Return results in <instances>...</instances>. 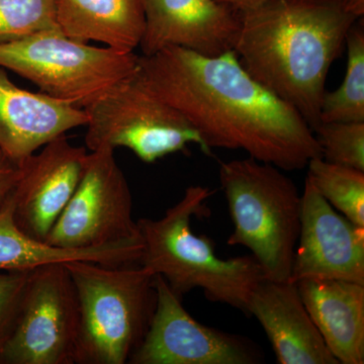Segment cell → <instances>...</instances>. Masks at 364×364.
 <instances>
[{
	"mask_svg": "<svg viewBox=\"0 0 364 364\" xmlns=\"http://www.w3.org/2000/svg\"><path fill=\"white\" fill-rule=\"evenodd\" d=\"M21 174V165L0 152V208L9 200Z\"/></svg>",
	"mask_w": 364,
	"mask_h": 364,
	"instance_id": "obj_24",
	"label": "cell"
},
{
	"mask_svg": "<svg viewBox=\"0 0 364 364\" xmlns=\"http://www.w3.org/2000/svg\"><path fill=\"white\" fill-rule=\"evenodd\" d=\"M140 239L130 186L114 150L90 151L77 188L46 242L55 247L85 250Z\"/></svg>",
	"mask_w": 364,
	"mask_h": 364,
	"instance_id": "obj_9",
	"label": "cell"
},
{
	"mask_svg": "<svg viewBox=\"0 0 364 364\" xmlns=\"http://www.w3.org/2000/svg\"><path fill=\"white\" fill-rule=\"evenodd\" d=\"M217 1L241 14L261 6L267 0H217Z\"/></svg>",
	"mask_w": 364,
	"mask_h": 364,
	"instance_id": "obj_25",
	"label": "cell"
},
{
	"mask_svg": "<svg viewBox=\"0 0 364 364\" xmlns=\"http://www.w3.org/2000/svg\"><path fill=\"white\" fill-rule=\"evenodd\" d=\"M212 195L208 188L189 186L160 219L136 221L143 240L139 263L162 277L181 299L200 289L208 301L247 314L251 294L264 279L257 261L252 255L222 259L213 241L191 229L193 217L208 215L205 203Z\"/></svg>",
	"mask_w": 364,
	"mask_h": 364,
	"instance_id": "obj_3",
	"label": "cell"
},
{
	"mask_svg": "<svg viewBox=\"0 0 364 364\" xmlns=\"http://www.w3.org/2000/svg\"><path fill=\"white\" fill-rule=\"evenodd\" d=\"M301 227L289 282L339 279L364 286V227L325 200L306 178Z\"/></svg>",
	"mask_w": 364,
	"mask_h": 364,
	"instance_id": "obj_11",
	"label": "cell"
},
{
	"mask_svg": "<svg viewBox=\"0 0 364 364\" xmlns=\"http://www.w3.org/2000/svg\"><path fill=\"white\" fill-rule=\"evenodd\" d=\"M30 272H0V352L11 335Z\"/></svg>",
	"mask_w": 364,
	"mask_h": 364,
	"instance_id": "obj_23",
	"label": "cell"
},
{
	"mask_svg": "<svg viewBox=\"0 0 364 364\" xmlns=\"http://www.w3.org/2000/svg\"><path fill=\"white\" fill-rule=\"evenodd\" d=\"M87 150L54 139L23 162L13 191L14 219L21 231L47 240L77 188Z\"/></svg>",
	"mask_w": 364,
	"mask_h": 364,
	"instance_id": "obj_12",
	"label": "cell"
},
{
	"mask_svg": "<svg viewBox=\"0 0 364 364\" xmlns=\"http://www.w3.org/2000/svg\"><path fill=\"white\" fill-rule=\"evenodd\" d=\"M139 56L47 31L0 44V66L32 81L48 97L85 109L135 74Z\"/></svg>",
	"mask_w": 364,
	"mask_h": 364,
	"instance_id": "obj_6",
	"label": "cell"
},
{
	"mask_svg": "<svg viewBox=\"0 0 364 364\" xmlns=\"http://www.w3.org/2000/svg\"><path fill=\"white\" fill-rule=\"evenodd\" d=\"M79 330L77 294L65 263L35 268L0 364H75Z\"/></svg>",
	"mask_w": 364,
	"mask_h": 364,
	"instance_id": "obj_8",
	"label": "cell"
},
{
	"mask_svg": "<svg viewBox=\"0 0 364 364\" xmlns=\"http://www.w3.org/2000/svg\"><path fill=\"white\" fill-rule=\"evenodd\" d=\"M296 284L309 315L338 363L363 364V284L318 279Z\"/></svg>",
	"mask_w": 364,
	"mask_h": 364,
	"instance_id": "obj_16",
	"label": "cell"
},
{
	"mask_svg": "<svg viewBox=\"0 0 364 364\" xmlns=\"http://www.w3.org/2000/svg\"><path fill=\"white\" fill-rule=\"evenodd\" d=\"M306 166V179L318 195L352 223L364 227V171L322 157L313 158Z\"/></svg>",
	"mask_w": 364,
	"mask_h": 364,
	"instance_id": "obj_20",
	"label": "cell"
},
{
	"mask_svg": "<svg viewBox=\"0 0 364 364\" xmlns=\"http://www.w3.org/2000/svg\"><path fill=\"white\" fill-rule=\"evenodd\" d=\"M344 7L349 14L356 18H363L364 14V0H343Z\"/></svg>",
	"mask_w": 364,
	"mask_h": 364,
	"instance_id": "obj_26",
	"label": "cell"
},
{
	"mask_svg": "<svg viewBox=\"0 0 364 364\" xmlns=\"http://www.w3.org/2000/svg\"><path fill=\"white\" fill-rule=\"evenodd\" d=\"M55 30V0H0V44Z\"/></svg>",
	"mask_w": 364,
	"mask_h": 364,
	"instance_id": "obj_21",
	"label": "cell"
},
{
	"mask_svg": "<svg viewBox=\"0 0 364 364\" xmlns=\"http://www.w3.org/2000/svg\"><path fill=\"white\" fill-rule=\"evenodd\" d=\"M247 315L267 333L277 363L339 364L309 315L298 284L263 279L251 294Z\"/></svg>",
	"mask_w": 364,
	"mask_h": 364,
	"instance_id": "obj_15",
	"label": "cell"
},
{
	"mask_svg": "<svg viewBox=\"0 0 364 364\" xmlns=\"http://www.w3.org/2000/svg\"><path fill=\"white\" fill-rule=\"evenodd\" d=\"M138 75L198 131L205 154L213 148L242 150L284 171L321 157L306 119L254 79L234 51L208 57L166 48L139 56Z\"/></svg>",
	"mask_w": 364,
	"mask_h": 364,
	"instance_id": "obj_1",
	"label": "cell"
},
{
	"mask_svg": "<svg viewBox=\"0 0 364 364\" xmlns=\"http://www.w3.org/2000/svg\"><path fill=\"white\" fill-rule=\"evenodd\" d=\"M327 162L364 171V122H328L313 130Z\"/></svg>",
	"mask_w": 364,
	"mask_h": 364,
	"instance_id": "obj_22",
	"label": "cell"
},
{
	"mask_svg": "<svg viewBox=\"0 0 364 364\" xmlns=\"http://www.w3.org/2000/svg\"><path fill=\"white\" fill-rule=\"evenodd\" d=\"M87 121L83 109L18 87L0 66V152L16 164Z\"/></svg>",
	"mask_w": 364,
	"mask_h": 364,
	"instance_id": "obj_14",
	"label": "cell"
},
{
	"mask_svg": "<svg viewBox=\"0 0 364 364\" xmlns=\"http://www.w3.org/2000/svg\"><path fill=\"white\" fill-rule=\"evenodd\" d=\"M85 111L88 150L127 148L145 163L184 150L189 144L200 146L205 152L198 131L144 85L138 70Z\"/></svg>",
	"mask_w": 364,
	"mask_h": 364,
	"instance_id": "obj_7",
	"label": "cell"
},
{
	"mask_svg": "<svg viewBox=\"0 0 364 364\" xmlns=\"http://www.w3.org/2000/svg\"><path fill=\"white\" fill-rule=\"evenodd\" d=\"M219 176L234 224L228 245L249 249L264 279L287 282L301 227V195L293 179L251 157L222 162Z\"/></svg>",
	"mask_w": 364,
	"mask_h": 364,
	"instance_id": "obj_5",
	"label": "cell"
},
{
	"mask_svg": "<svg viewBox=\"0 0 364 364\" xmlns=\"http://www.w3.org/2000/svg\"><path fill=\"white\" fill-rule=\"evenodd\" d=\"M62 33L81 42L134 52L144 31L142 0H55Z\"/></svg>",
	"mask_w": 364,
	"mask_h": 364,
	"instance_id": "obj_18",
	"label": "cell"
},
{
	"mask_svg": "<svg viewBox=\"0 0 364 364\" xmlns=\"http://www.w3.org/2000/svg\"><path fill=\"white\" fill-rule=\"evenodd\" d=\"M347 68L342 85L326 91L321 107L320 123L364 122L363 25L352 26L347 35Z\"/></svg>",
	"mask_w": 364,
	"mask_h": 364,
	"instance_id": "obj_19",
	"label": "cell"
},
{
	"mask_svg": "<svg viewBox=\"0 0 364 364\" xmlns=\"http://www.w3.org/2000/svg\"><path fill=\"white\" fill-rule=\"evenodd\" d=\"M142 251V239L85 250L55 247L18 227L14 219L13 193L0 208V272H30L50 263L75 260L117 267L138 263Z\"/></svg>",
	"mask_w": 364,
	"mask_h": 364,
	"instance_id": "obj_17",
	"label": "cell"
},
{
	"mask_svg": "<svg viewBox=\"0 0 364 364\" xmlns=\"http://www.w3.org/2000/svg\"><path fill=\"white\" fill-rule=\"evenodd\" d=\"M142 6L144 56L169 47L208 57L234 51L240 14L217 0H142Z\"/></svg>",
	"mask_w": 364,
	"mask_h": 364,
	"instance_id": "obj_13",
	"label": "cell"
},
{
	"mask_svg": "<svg viewBox=\"0 0 364 364\" xmlns=\"http://www.w3.org/2000/svg\"><path fill=\"white\" fill-rule=\"evenodd\" d=\"M156 306L132 364H257L262 353L253 342L200 324L189 315L160 275H155Z\"/></svg>",
	"mask_w": 364,
	"mask_h": 364,
	"instance_id": "obj_10",
	"label": "cell"
},
{
	"mask_svg": "<svg viewBox=\"0 0 364 364\" xmlns=\"http://www.w3.org/2000/svg\"><path fill=\"white\" fill-rule=\"evenodd\" d=\"M77 294L75 364H126L142 343L156 306L155 275L140 263H65Z\"/></svg>",
	"mask_w": 364,
	"mask_h": 364,
	"instance_id": "obj_4",
	"label": "cell"
},
{
	"mask_svg": "<svg viewBox=\"0 0 364 364\" xmlns=\"http://www.w3.org/2000/svg\"><path fill=\"white\" fill-rule=\"evenodd\" d=\"M358 20L343 0H267L240 14L234 52L254 79L314 130L328 73Z\"/></svg>",
	"mask_w": 364,
	"mask_h": 364,
	"instance_id": "obj_2",
	"label": "cell"
}]
</instances>
